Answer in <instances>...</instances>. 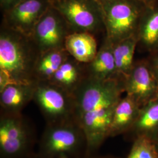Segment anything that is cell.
Returning a JSON list of instances; mask_svg holds the SVG:
<instances>
[{
    "label": "cell",
    "instance_id": "4316f807",
    "mask_svg": "<svg viewBox=\"0 0 158 158\" xmlns=\"http://www.w3.org/2000/svg\"><path fill=\"white\" fill-rule=\"evenodd\" d=\"M98 1L99 2H102V1H104V0H98Z\"/></svg>",
    "mask_w": 158,
    "mask_h": 158
},
{
    "label": "cell",
    "instance_id": "cb8c5ba5",
    "mask_svg": "<svg viewBox=\"0 0 158 158\" xmlns=\"http://www.w3.org/2000/svg\"><path fill=\"white\" fill-rule=\"evenodd\" d=\"M86 158H116V157H114L113 156H94L93 155V156H91L89 157H87Z\"/></svg>",
    "mask_w": 158,
    "mask_h": 158
},
{
    "label": "cell",
    "instance_id": "8992f818",
    "mask_svg": "<svg viewBox=\"0 0 158 158\" xmlns=\"http://www.w3.org/2000/svg\"><path fill=\"white\" fill-rule=\"evenodd\" d=\"M33 101L39 108L46 125L76 121L73 94L49 81L36 82Z\"/></svg>",
    "mask_w": 158,
    "mask_h": 158
},
{
    "label": "cell",
    "instance_id": "e0dca14e",
    "mask_svg": "<svg viewBox=\"0 0 158 158\" xmlns=\"http://www.w3.org/2000/svg\"><path fill=\"white\" fill-rule=\"evenodd\" d=\"M85 77V64L70 56L49 81L73 94Z\"/></svg>",
    "mask_w": 158,
    "mask_h": 158
},
{
    "label": "cell",
    "instance_id": "603a6c76",
    "mask_svg": "<svg viewBox=\"0 0 158 158\" xmlns=\"http://www.w3.org/2000/svg\"><path fill=\"white\" fill-rule=\"evenodd\" d=\"M142 2L145 3L146 5H151L157 2L158 0H141Z\"/></svg>",
    "mask_w": 158,
    "mask_h": 158
},
{
    "label": "cell",
    "instance_id": "8fae6325",
    "mask_svg": "<svg viewBox=\"0 0 158 158\" xmlns=\"http://www.w3.org/2000/svg\"><path fill=\"white\" fill-rule=\"evenodd\" d=\"M36 83L10 84L0 90L1 113L22 114L23 108L33 101Z\"/></svg>",
    "mask_w": 158,
    "mask_h": 158
},
{
    "label": "cell",
    "instance_id": "484cf974",
    "mask_svg": "<svg viewBox=\"0 0 158 158\" xmlns=\"http://www.w3.org/2000/svg\"><path fill=\"white\" fill-rule=\"evenodd\" d=\"M40 158V157H39L37 155H36V153H34V155H32L31 156H30L29 158Z\"/></svg>",
    "mask_w": 158,
    "mask_h": 158
},
{
    "label": "cell",
    "instance_id": "ba28073f",
    "mask_svg": "<svg viewBox=\"0 0 158 158\" xmlns=\"http://www.w3.org/2000/svg\"><path fill=\"white\" fill-rule=\"evenodd\" d=\"M73 32L56 9L50 6L35 25L30 38L40 52L65 49V42Z\"/></svg>",
    "mask_w": 158,
    "mask_h": 158
},
{
    "label": "cell",
    "instance_id": "5bb4252c",
    "mask_svg": "<svg viewBox=\"0 0 158 158\" xmlns=\"http://www.w3.org/2000/svg\"><path fill=\"white\" fill-rule=\"evenodd\" d=\"M124 135L132 141L143 137L152 141L158 138V96L142 106L138 118Z\"/></svg>",
    "mask_w": 158,
    "mask_h": 158
},
{
    "label": "cell",
    "instance_id": "277c9868",
    "mask_svg": "<svg viewBox=\"0 0 158 158\" xmlns=\"http://www.w3.org/2000/svg\"><path fill=\"white\" fill-rule=\"evenodd\" d=\"M102 6L106 37L111 43L137 35L146 4L141 0H104Z\"/></svg>",
    "mask_w": 158,
    "mask_h": 158
},
{
    "label": "cell",
    "instance_id": "52a82bcc",
    "mask_svg": "<svg viewBox=\"0 0 158 158\" xmlns=\"http://www.w3.org/2000/svg\"><path fill=\"white\" fill-rule=\"evenodd\" d=\"M73 32H87L96 36L105 32L102 6L98 0H49Z\"/></svg>",
    "mask_w": 158,
    "mask_h": 158
},
{
    "label": "cell",
    "instance_id": "30bf717a",
    "mask_svg": "<svg viewBox=\"0 0 158 158\" xmlns=\"http://www.w3.org/2000/svg\"><path fill=\"white\" fill-rule=\"evenodd\" d=\"M124 90L141 107L158 96V83L147 59L135 62L124 79Z\"/></svg>",
    "mask_w": 158,
    "mask_h": 158
},
{
    "label": "cell",
    "instance_id": "5b68a950",
    "mask_svg": "<svg viewBox=\"0 0 158 158\" xmlns=\"http://www.w3.org/2000/svg\"><path fill=\"white\" fill-rule=\"evenodd\" d=\"M36 135L22 114H0V158H28L35 152Z\"/></svg>",
    "mask_w": 158,
    "mask_h": 158
},
{
    "label": "cell",
    "instance_id": "3957f363",
    "mask_svg": "<svg viewBox=\"0 0 158 158\" xmlns=\"http://www.w3.org/2000/svg\"><path fill=\"white\" fill-rule=\"evenodd\" d=\"M36 153L41 158H87L85 132L76 121L46 125Z\"/></svg>",
    "mask_w": 158,
    "mask_h": 158
},
{
    "label": "cell",
    "instance_id": "4fadbf2b",
    "mask_svg": "<svg viewBox=\"0 0 158 158\" xmlns=\"http://www.w3.org/2000/svg\"><path fill=\"white\" fill-rule=\"evenodd\" d=\"M141 107L131 97H122L116 104L109 130V137L126 134L135 123Z\"/></svg>",
    "mask_w": 158,
    "mask_h": 158
},
{
    "label": "cell",
    "instance_id": "9c48e42d",
    "mask_svg": "<svg viewBox=\"0 0 158 158\" xmlns=\"http://www.w3.org/2000/svg\"><path fill=\"white\" fill-rule=\"evenodd\" d=\"M50 6L49 0H23L2 13L1 25L30 37L35 25Z\"/></svg>",
    "mask_w": 158,
    "mask_h": 158
},
{
    "label": "cell",
    "instance_id": "9a60e30c",
    "mask_svg": "<svg viewBox=\"0 0 158 158\" xmlns=\"http://www.w3.org/2000/svg\"><path fill=\"white\" fill-rule=\"evenodd\" d=\"M138 46L149 54L158 51V1L147 5L137 32Z\"/></svg>",
    "mask_w": 158,
    "mask_h": 158
},
{
    "label": "cell",
    "instance_id": "d4e9b609",
    "mask_svg": "<svg viewBox=\"0 0 158 158\" xmlns=\"http://www.w3.org/2000/svg\"><path fill=\"white\" fill-rule=\"evenodd\" d=\"M154 143H155V147H156V150H157V152L158 153V138L154 142Z\"/></svg>",
    "mask_w": 158,
    "mask_h": 158
},
{
    "label": "cell",
    "instance_id": "7c38bea8",
    "mask_svg": "<svg viewBox=\"0 0 158 158\" xmlns=\"http://www.w3.org/2000/svg\"><path fill=\"white\" fill-rule=\"evenodd\" d=\"M85 69L86 77L92 79L106 80L119 78L113 54V44L105 36L93 60L85 64Z\"/></svg>",
    "mask_w": 158,
    "mask_h": 158
},
{
    "label": "cell",
    "instance_id": "2e32d148",
    "mask_svg": "<svg viewBox=\"0 0 158 158\" xmlns=\"http://www.w3.org/2000/svg\"><path fill=\"white\" fill-rule=\"evenodd\" d=\"M96 36L87 32H74L66 38L64 48L78 62H90L96 56L98 49Z\"/></svg>",
    "mask_w": 158,
    "mask_h": 158
},
{
    "label": "cell",
    "instance_id": "ac0fdd59",
    "mask_svg": "<svg viewBox=\"0 0 158 158\" xmlns=\"http://www.w3.org/2000/svg\"><path fill=\"white\" fill-rule=\"evenodd\" d=\"M65 49H58L40 54L35 68L36 81H49L70 56Z\"/></svg>",
    "mask_w": 158,
    "mask_h": 158
},
{
    "label": "cell",
    "instance_id": "6da1fadb",
    "mask_svg": "<svg viewBox=\"0 0 158 158\" xmlns=\"http://www.w3.org/2000/svg\"><path fill=\"white\" fill-rule=\"evenodd\" d=\"M124 93L123 79L100 80L88 77L74 92L75 120L86 136L89 156L109 138L114 108Z\"/></svg>",
    "mask_w": 158,
    "mask_h": 158
},
{
    "label": "cell",
    "instance_id": "7402d4cb",
    "mask_svg": "<svg viewBox=\"0 0 158 158\" xmlns=\"http://www.w3.org/2000/svg\"><path fill=\"white\" fill-rule=\"evenodd\" d=\"M23 0H0L1 11L2 12L11 9Z\"/></svg>",
    "mask_w": 158,
    "mask_h": 158
},
{
    "label": "cell",
    "instance_id": "ffe728a7",
    "mask_svg": "<svg viewBox=\"0 0 158 158\" xmlns=\"http://www.w3.org/2000/svg\"><path fill=\"white\" fill-rule=\"evenodd\" d=\"M126 158H158V153L153 142L143 137H138L133 140Z\"/></svg>",
    "mask_w": 158,
    "mask_h": 158
},
{
    "label": "cell",
    "instance_id": "7a4b0ae2",
    "mask_svg": "<svg viewBox=\"0 0 158 158\" xmlns=\"http://www.w3.org/2000/svg\"><path fill=\"white\" fill-rule=\"evenodd\" d=\"M40 53L31 38L1 25L0 90L10 84H34Z\"/></svg>",
    "mask_w": 158,
    "mask_h": 158
},
{
    "label": "cell",
    "instance_id": "44dd1931",
    "mask_svg": "<svg viewBox=\"0 0 158 158\" xmlns=\"http://www.w3.org/2000/svg\"><path fill=\"white\" fill-rule=\"evenodd\" d=\"M147 59L158 85V51L150 54Z\"/></svg>",
    "mask_w": 158,
    "mask_h": 158
},
{
    "label": "cell",
    "instance_id": "d6986e66",
    "mask_svg": "<svg viewBox=\"0 0 158 158\" xmlns=\"http://www.w3.org/2000/svg\"><path fill=\"white\" fill-rule=\"evenodd\" d=\"M138 46L137 36H132L113 45V54L117 75L124 79L130 73L135 61V51Z\"/></svg>",
    "mask_w": 158,
    "mask_h": 158
}]
</instances>
